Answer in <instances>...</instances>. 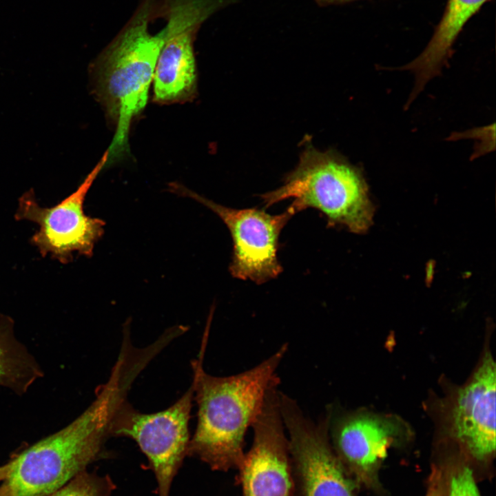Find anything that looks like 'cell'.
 Masks as SVG:
<instances>
[{"label":"cell","mask_w":496,"mask_h":496,"mask_svg":"<svg viewBox=\"0 0 496 496\" xmlns=\"http://www.w3.org/2000/svg\"><path fill=\"white\" fill-rule=\"evenodd\" d=\"M174 193L192 198L216 214L227 227L233 241L229 271L234 278L258 285L276 278L282 271L277 252L281 231L297 212L290 205L271 215L257 208L233 209L219 205L178 183Z\"/></svg>","instance_id":"cell-8"},{"label":"cell","mask_w":496,"mask_h":496,"mask_svg":"<svg viewBox=\"0 0 496 496\" xmlns=\"http://www.w3.org/2000/svg\"><path fill=\"white\" fill-rule=\"evenodd\" d=\"M138 375L130 362L118 358L107 382L77 418L10 461L0 496H46L84 471L103 452L113 419Z\"/></svg>","instance_id":"cell-2"},{"label":"cell","mask_w":496,"mask_h":496,"mask_svg":"<svg viewBox=\"0 0 496 496\" xmlns=\"http://www.w3.org/2000/svg\"><path fill=\"white\" fill-rule=\"evenodd\" d=\"M329 437L344 469L357 482L370 486L391 446L409 435L396 416L364 411L336 414L329 408Z\"/></svg>","instance_id":"cell-11"},{"label":"cell","mask_w":496,"mask_h":496,"mask_svg":"<svg viewBox=\"0 0 496 496\" xmlns=\"http://www.w3.org/2000/svg\"><path fill=\"white\" fill-rule=\"evenodd\" d=\"M266 208L293 198L298 213L320 211L329 227L342 226L354 233L368 230L373 208L361 172L332 150L321 152L306 143L296 168L279 188L261 194Z\"/></svg>","instance_id":"cell-4"},{"label":"cell","mask_w":496,"mask_h":496,"mask_svg":"<svg viewBox=\"0 0 496 496\" xmlns=\"http://www.w3.org/2000/svg\"><path fill=\"white\" fill-rule=\"evenodd\" d=\"M114 488L109 477L90 474L84 471L46 496H112Z\"/></svg>","instance_id":"cell-15"},{"label":"cell","mask_w":496,"mask_h":496,"mask_svg":"<svg viewBox=\"0 0 496 496\" xmlns=\"http://www.w3.org/2000/svg\"><path fill=\"white\" fill-rule=\"evenodd\" d=\"M448 482L443 470L434 465L431 470L425 496H447Z\"/></svg>","instance_id":"cell-17"},{"label":"cell","mask_w":496,"mask_h":496,"mask_svg":"<svg viewBox=\"0 0 496 496\" xmlns=\"http://www.w3.org/2000/svg\"><path fill=\"white\" fill-rule=\"evenodd\" d=\"M447 496H481L469 466H463L453 473L448 482Z\"/></svg>","instance_id":"cell-16"},{"label":"cell","mask_w":496,"mask_h":496,"mask_svg":"<svg viewBox=\"0 0 496 496\" xmlns=\"http://www.w3.org/2000/svg\"><path fill=\"white\" fill-rule=\"evenodd\" d=\"M107 161L106 150L78 188L54 206H40L32 190L19 198L14 218L38 225L39 229L31 237L30 242L43 257L50 255L65 265L73 260L74 254L86 257L93 254L96 243L104 233L105 222L85 214L84 200Z\"/></svg>","instance_id":"cell-5"},{"label":"cell","mask_w":496,"mask_h":496,"mask_svg":"<svg viewBox=\"0 0 496 496\" xmlns=\"http://www.w3.org/2000/svg\"><path fill=\"white\" fill-rule=\"evenodd\" d=\"M11 469V462H9L2 466H0V482H3L8 477Z\"/></svg>","instance_id":"cell-19"},{"label":"cell","mask_w":496,"mask_h":496,"mask_svg":"<svg viewBox=\"0 0 496 496\" xmlns=\"http://www.w3.org/2000/svg\"><path fill=\"white\" fill-rule=\"evenodd\" d=\"M495 364L484 353L469 380L455 393L448 424L453 436L474 459L485 461L495 451Z\"/></svg>","instance_id":"cell-12"},{"label":"cell","mask_w":496,"mask_h":496,"mask_svg":"<svg viewBox=\"0 0 496 496\" xmlns=\"http://www.w3.org/2000/svg\"><path fill=\"white\" fill-rule=\"evenodd\" d=\"M166 0H141L135 12L90 66L94 94L114 130L107 148L108 161L129 151L132 123L145 110L156 64L167 37L149 25L164 18Z\"/></svg>","instance_id":"cell-3"},{"label":"cell","mask_w":496,"mask_h":496,"mask_svg":"<svg viewBox=\"0 0 496 496\" xmlns=\"http://www.w3.org/2000/svg\"><path fill=\"white\" fill-rule=\"evenodd\" d=\"M490 0H448L444 14L428 44L413 61L402 70L413 71L415 85L409 102L424 88L426 83L440 74L451 55L452 47L467 21Z\"/></svg>","instance_id":"cell-13"},{"label":"cell","mask_w":496,"mask_h":496,"mask_svg":"<svg viewBox=\"0 0 496 496\" xmlns=\"http://www.w3.org/2000/svg\"><path fill=\"white\" fill-rule=\"evenodd\" d=\"M43 372L26 347L14 334V321L0 313V386L19 395L27 391Z\"/></svg>","instance_id":"cell-14"},{"label":"cell","mask_w":496,"mask_h":496,"mask_svg":"<svg viewBox=\"0 0 496 496\" xmlns=\"http://www.w3.org/2000/svg\"><path fill=\"white\" fill-rule=\"evenodd\" d=\"M192 386L171 406L143 413L125 400L117 411L111 436L134 440L147 457L158 484V496H169L174 476L187 455Z\"/></svg>","instance_id":"cell-9"},{"label":"cell","mask_w":496,"mask_h":496,"mask_svg":"<svg viewBox=\"0 0 496 496\" xmlns=\"http://www.w3.org/2000/svg\"><path fill=\"white\" fill-rule=\"evenodd\" d=\"M354 1H358V0H315V1L320 6H327L329 5H335V4H342V3H345Z\"/></svg>","instance_id":"cell-18"},{"label":"cell","mask_w":496,"mask_h":496,"mask_svg":"<svg viewBox=\"0 0 496 496\" xmlns=\"http://www.w3.org/2000/svg\"><path fill=\"white\" fill-rule=\"evenodd\" d=\"M279 406L298 495L355 496L352 478L329 440L328 410L314 422L303 413L295 400L281 391Z\"/></svg>","instance_id":"cell-7"},{"label":"cell","mask_w":496,"mask_h":496,"mask_svg":"<svg viewBox=\"0 0 496 496\" xmlns=\"http://www.w3.org/2000/svg\"><path fill=\"white\" fill-rule=\"evenodd\" d=\"M278 386L268 392L252 425L253 442L238 468L242 496H296V482Z\"/></svg>","instance_id":"cell-10"},{"label":"cell","mask_w":496,"mask_h":496,"mask_svg":"<svg viewBox=\"0 0 496 496\" xmlns=\"http://www.w3.org/2000/svg\"><path fill=\"white\" fill-rule=\"evenodd\" d=\"M209 318L198 359L191 363L198 412L187 454L215 471L238 470L245 454L246 433L261 413L269 390L280 384L277 369L288 344L249 370L230 376H213L203 368L211 322Z\"/></svg>","instance_id":"cell-1"},{"label":"cell","mask_w":496,"mask_h":496,"mask_svg":"<svg viewBox=\"0 0 496 496\" xmlns=\"http://www.w3.org/2000/svg\"><path fill=\"white\" fill-rule=\"evenodd\" d=\"M236 0H167V37L153 76V101L159 105L192 101L197 95L194 43L201 25Z\"/></svg>","instance_id":"cell-6"}]
</instances>
